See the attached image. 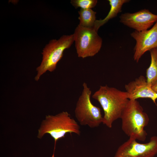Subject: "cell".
Wrapping results in <instances>:
<instances>
[{
  "instance_id": "obj_8",
  "label": "cell",
  "mask_w": 157,
  "mask_h": 157,
  "mask_svg": "<svg viewBox=\"0 0 157 157\" xmlns=\"http://www.w3.org/2000/svg\"><path fill=\"white\" fill-rule=\"evenodd\" d=\"M131 35L136 41L133 58L138 62L146 52L157 48V21L150 29L141 31H135Z\"/></svg>"
},
{
  "instance_id": "obj_7",
  "label": "cell",
  "mask_w": 157,
  "mask_h": 157,
  "mask_svg": "<svg viewBox=\"0 0 157 157\" xmlns=\"http://www.w3.org/2000/svg\"><path fill=\"white\" fill-rule=\"evenodd\" d=\"M157 154V136L152 137L145 143L129 138L118 147L114 157H154Z\"/></svg>"
},
{
  "instance_id": "obj_11",
  "label": "cell",
  "mask_w": 157,
  "mask_h": 157,
  "mask_svg": "<svg viewBox=\"0 0 157 157\" xmlns=\"http://www.w3.org/2000/svg\"><path fill=\"white\" fill-rule=\"evenodd\" d=\"M110 8L106 16L103 19L96 20L93 28L97 31L99 28L109 20L117 15L121 12L123 5L129 1L128 0H108Z\"/></svg>"
},
{
  "instance_id": "obj_1",
  "label": "cell",
  "mask_w": 157,
  "mask_h": 157,
  "mask_svg": "<svg viewBox=\"0 0 157 157\" xmlns=\"http://www.w3.org/2000/svg\"><path fill=\"white\" fill-rule=\"evenodd\" d=\"M92 97L100 104L104 113L102 123L111 128L113 122L120 118L129 99L126 92L107 85L101 86Z\"/></svg>"
},
{
  "instance_id": "obj_2",
  "label": "cell",
  "mask_w": 157,
  "mask_h": 157,
  "mask_svg": "<svg viewBox=\"0 0 157 157\" xmlns=\"http://www.w3.org/2000/svg\"><path fill=\"white\" fill-rule=\"evenodd\" d=\"M120 118L122 129L126 135L136 140H145L147 133L144 128L148 124L149 119L136 100H129Z\"/></svg>"
},
{
  "instance_id": "obj_10",
  "label": "cell",
  "mask_w": 157,
  "mask_h": 157,
  "mask_svg": "<svg viewBox=\"0 0 157 157\" xmlns=\"http://www.w3.org/2000/svg\"><path fill=\"white\" fill-rule=\"evenodd\" d=\"M128 98L136 100L139 98H149L154 103L157 99V93L148 84L146 78L140 76L125 85Z\"/></svg>"
},
{
  "instance_id": "obj_14",
  "label": "cell",
  "mask_w": 157,
  "mask_h": 157,
  "mask_svg": "<svg viewBox=\"0 0 157 157\" xmlns=\"http://www.w3.org/2000/svg\"><path fill=\"white\" fill-rule=\"evenodd\" d=\"M97 3V0H72L71 3L76 8L80 7L82 9H92Z\"/></svg>"
},
{
  "instance_id": "obj_3",
  "label": "cell",
  "mask_w": 157,
  "mask_h": 157,
  "mask_svg": "<svg viewBox=\"0 0 157 157\" xmlns=\"http://www.w3.org/2000/svg\"><path fill=\"white\" fill-rule=\"evenodd\" d=\"M74 133L78 135L81 133L80 127L77 122L71 118L67 111H63L55 115L46 116L38 130L37 137L41 139L48 133L54 141L53 152L52 157H54V152L57 142L64 138L66 134Z\"/></svg>"
},
{
  "instance_id": "obj_4",
  "label": "cell",
  "mask_w": 157,
  "mask_h": 157,
  "mask_svg": "<svg viewBox=\"0 0 157 157\" xmlns=\"http://www.w3.org/2000/svg\"><path fill=\"white\" fill-rule=\"evenodd\" d=\"M74 41L73 34L63 35L59 39L50 41L43 49L42 62L36 68L37 74L35 79L38 81L47 71L52 72L56 69L58 62L62 58L64 51L69 48Z\"/></svg>"
},
{
  "instance_id": "obj_15",
  "label": "cell",
  "mask_w": 157,
  "mask_h": 157,
  "mask_svg": "<svg viewBox=\"0 0 157 157\" xmlns=\"http://www.w3.org/2000/svg\"><path fill=\"white\" fill-rule=\"evenodd\" d=\"M151 88L154 91L157 93V82L152 85Z\"/></svg>"
},
{
  "instance_id": "obj_13",
  "label": "cell",
  "mask_w": 157,
  "mask_h": 157,
  "mask_svg": "<svg viewBox=\"0 0 157 157\" xmlns=\"http://www.w3.org/2000/svg\"><path fill=\"white\" fill-rule=\"evenodd\" d=\"M79 16V25L84 27H93L96 21V12L91 9H81L78 12Z\"/></svg>"
},
{
  "instance_id": "obj_5",
  "label": "cell",
  "mask_w": 157,
  "mask_h": 157,
  "mask_svg": "<svg viewBox=\"0 0 157 157\" xmlns=\"http://www.w3.org/2000/svg\"><path fill=\"white\" fill-rule=\"evenodd\" d=\"M83 87L75 109V116L81 125H87L92 128L97 127L103 120L101 109L92 103L91 91L87 84L84 83Z\"/></svg>"
},
{
  "instance_id": "obj_9",
  "label": "cell",
  "mask_w": 157,
  "mask_h": 157,
  "mask_svg": "<svg viewBox=\"0 0 157 157\" xmlns=\"http://www.w3.org/2000/svg\"><path fill=\"white\" fill-rule=\"evenodd\" d=\"M119 18L121 23L137 31L148 30L157 21V15L146 9L122 14Z\"/></svg>"
},
{
  "instance_id": "obj_6",
  "label": "cell",
  "mask_w": 157,
  "mask_h": 157,
  "mask_svg": "<svg viewBox=\"0 0 157 157\" xmlns=\"http://www.w3.org/2000/svg\"><path fill=\"white\" fill-rule=\"evenodd\" d=\"M73 35L78 56L85 58L94 56L100 50L102 40L93 27H87L79 24Z\"/></svg>"
},
{
  "instance_id": "obj_12",
  "label": "cell",
  "mask_w": 157,
  "mask_h": 157,
  "mask_svg": "<svg viewBox=\"0 0 157 157\" xmlns=\"http://www.w3.org/2000/svg\"><path fill=\"white\" fill-rule=\"evenodd\" d=\"M151 63L146 72V80L148 84L151 86L157 82V48L150 51Z\"/></svg>"
}]
</instances>
